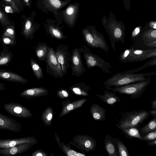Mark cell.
Returning a JSON list of instances; mask_svg holds the SVG:
<instances>
[{
	"label": "cell",
	"instance_id": "obj_1",
	"mask_svg": "<svg viewBox=\"0 0 156 156\" xmlns=\"http://www.w3.org/2000/svg\"><path fill=\"white\" fill-rule=\"evenodd\" d=\"M146 68L144 65L132 69L116 73L107 79L104 83L105 87L107 89L109 87H114L141 81L151 79V76L156 75V72L135 73L136 72Z\"/></svg>",
	"mask_w": 156,
	"mask_h": 156
},
{
	"label": "cell",
	"instance_id": "obj_2",
	"mask_svg": "<svg viewBox=\"0 0 156 156\" xmlns=\"http://www.w3.org/2000/svg\"><path fill=\"white\" fill-rule=\"evenodd\" d=\"M101 23L108 34L112 49L115 51V43L120 41L123 44L126 37V26L122 22L116 20L115 16L111 12L107 17L104 15Z\"/></svg>",
	"mask_w": 156,
	"mask_h": 156
},
{
	"label": "cell",
	"instance_id": "obj_3",
	"mask_svg": "<svg viewBox=\"0 0 156 156\" xmlns=\"http://www.w3.org/2000/svg\"><path fill=\"white\" fill-rule=\"evenodd\" d=\"M84 41L93 48H98L108 54L109 50L103 35L97 30L94 26L89 25L82 30Z\"/></svg>",
	"mask_w": 156,
	"mask_h": 156
},
{
	"label": "cell",
	"instance_id": "obj_4",
	"mask_svg": "<svg viewBox=\"0 0 156 156\" xmlns=\"http://www.w3.org/2000/svg\"><path fill=\"white\" fill-rule=\"evenodd\" d=\"M149 115L148 111L144 109L125 112L122 113V118L115 125L120 129L130 127H140V125L147 120Z\"/></svg>",
	"mask_w": 156,
	"mask_h": 156
},
{
	"label": "cell",
	"instance_id": "obj_32",
	"mask_svg": "<svg viewBox=\"0 0 156 156\" xmlns=\"http://www.w3.org/2000/svg\"><path fill=\"white\" fill-rule=\"evenodd\" d=\"M1 44L4 48L12 47L15 45L17 43L16 41L6 37L1 36L0 39Z\"/></svg>",
	"mask_w": 156,
	"mask_h": 156
},
{
	"label": "cell",
	"instance_id": "obj_22",
	"mask_svg": "<svg viewBox=\"0 0 156 156\" xmlns=\"http://www.w3.org/2000/svg\"><path fill=\"white\" fill-rule=\"evenodd\" d=\"M103 95L97 94L96 96L100 99L106 104L113 105L114 104L120 101V98L115 93L104 90Z\"/></svg>",
	"mask_w": 156,
	"mask_h": 156
},
{
	"label": "cell",
	"instance_id": "obj_27",
	"mask_svg": "<svg viewBox=\"0 0 156 156\" xmlns=\"http://www.w3.org/2000/svg\"><path fill=\"white\" fill-rule=\"evenodd\" d=\"M13 57L12 52L7 48H3L0 53V66H7Z\"/></svg>",
	"mask_w": 156,
	"mask_h": 156
},
{
	"label": "cell",
	"instance_id": "obj_8",
	"mask_svg": "<svg viewBox=\"0 0 156 156\" xmlns=\"http://www.w3.org/2000/svg\"><path fill=\"white\" fill-rule=\"evenodd\" d=\"M80 53H82L87 67L89 69L97 67L104 72L110 73L112 67L110 62L105 61L98 55L94 54L86 46L78 47Z\"/></svg>",
	"mask_w": 156,
	"mask_h": 156
},
{
	"label": "cell",
	"instance_id": "obj_10",
	"mask_svg": "<svg viewBox=\"0 0 156 156\" xmlns=\"http://www.w3.org/2000/svg\"><path fill=\"white\" fill-rule=\"evenodd\" d=\"M37 12H31L30 16H24L21 27V35L26 39L31 40L34 34L40 28L41 24L35 19Z\"/></svg>",
	"mask_w": 156,
	"mask_h": 156
},
{
	"label": "cell",
	"instance_id": "obj_38",
	"mask_svg": "<svg viewBox=\"0 0 156 156\" xmlns=\"http://www.w3.org/2000/svg\"><path fill=\"white\" fill-rule=\"evenodd\" d=\"M67 155L69 156H85V155L77 153L75 151L70 150L67 152Z\"/></svg>",
	"mask_w": 156,
	"mask_h": 156
},
{
	"label": "cell",
	"instance_id": "obj_50",
	"mask_svg": "<svg viewBox=\"0 0 156 156\" xmlns=\"http://www.w3.org/2000/svg\"></svg>",
	"mask_w": 156,
	"mask_h": 156
},
{
	"label": "cell",
	"instance_id": "obj_35",
	"mask_svg": "<svg viewBox=\"0 0 156 156\" xmlns=\"http://www.w3.org/2000/svg\"><path fill=\"white\" fill-rule=\"evenodd\" d=\"M0 23L4 28L10 24V21L5 13L0 9Z\"/></svg>",
	"mask_w": 156,
	"mask_h": 156
},
{
	"label": "cell",
	"instance_id": "obj_16",
	"mask_svg": "<svg viewBox=\"0 0 156 156\" xmlns=\"http://www.w3.org/2000/svg\"><path fill=\"white\" fill-rule=\"evenodd\" d=\"M3 108L9 114L16 117L25 118L31 115L29 110L27 108L14 102L5 104Z\"/></svg>",
	"mask_w": 156,
	"mask_h": 156
},
{
	"label": "cell",
	"instance_id": "obj_28",
	"mask_svg": "<svg viewBox=\"0 0 156 156\" xmlns=\"http://www.w3.org/2000/svg\"><path fill=\"white\" fill-rule=\"evenodd\" d=\"M31 67L34 75L38 80L43 78L44 76L42 70L37 62L33 58L30 60Z\"/></svg>",
	"mask_w": 156,
	"mask_h": 156
},
{
	"label": "cell",
	"instance_id": "obj_48",
	"mask_svg": "<svg viewBox=\"0 0 156 156\" xmlns=\"http://www.w3.org/2000/svg\"><path fill=\"white\" fill-rule=\"evenodd\" d=\"M52 118V115L51 113H49L47 116V119L48 120L50 121L51 120Z\"/></svg>",
	"mask_w": 156,
	"mask_h": 156
},
{
	"label": "cell",
	"instance_id": "obj_14",
	"mask_svg": "<svg viewBox=\"0 0 156 156\" xmlns=\"http://www.w3.org/2000/svg\"><path fill=\"white\" fill-rule=\"evenodd\" d=\"M44 28L46 33L51 38L59 40L66 38L62 31L63 27H60L56 20L46 19L44 23Z\"/></svg>",
	"mask_w": 156,
	"mask_h": 156
},
{
	"label": "cell",
	"instance_id": "obj_26",
	"mask_svg": "<svg viewBox=\"0 0 156 156\" xmlns=\"http://www.w3.org/2000/svg\"><path fill=\"white\" fill-rule=\"evenodd\" d=\"M47 91V90L43 87H37L25 90L19 95L21 97L29 98L40 94L45 93Z\"/></svg>",
	"mask_w": 156,
	"mask_h": 156
},
{
	"label": "cell",
	"instance_id": "obj_31",
	"mask_svg": "<svg viewBox=\"0 0 156 156\" xmlns=\"http://www.w3.org/2000/svg\"><path fill=\"white\" fill-rule=\"evenodd\" d=\"M119 155L120 156H129L127 148L124 144L120 140L115 138Z\"/></svg>",
	"mask_w": 156,
	"mask_h": 156
},
{
	"label": "cell",
	"instance_id": "obj_21",
	"mask_svg": "<svg viewBox=\"0 0 156 156\" xmlns=\"http://www.w3.org/2000/svg\"><path fill=\"white\" fill-rule=\"evenodd\" d=\"M32 139L25 137L13 139H0V148H10L23 143H32Z\"/></svg>",
	"mask_w": 156,
	"mask_h": 156
},
{
	"label": "cell",
	"instance_id": "obj_44",
	"mask_svg": "<svg viewBox=\"0 0 156 156\" xmlns=\"http://www.w3.org/2000/svg\"><path fill=\"white\" fill-rule=\"evenodd\" d=\"M151 107L153 109H156V99L153 100L151 103Z\"/></svg>",
	"mask_w": 156,
	"mask_h": 156
},
{
	"label": "cell",
	"instance_id": "obj_13",
	"mask_svg": "<svg viewBox=\"0 0 156 156\" xmlns=\"http://www.w3.org/2000/svg\"><path fill=\"white\" fill-rule=\"evenodd\" d=\"M70 57L72 76L79 77L81 76L84 73H86V69L84 67L81 53L78 48H76L73 50Z\"/></svg>",
	"mask_w": 156,
	"mask_h": 156
},
{
	"label": "cell",
	"instance_id": "obj_19",
	"mask_svg": "<svg viewBox=\"0 0 156 156\" xmlns=\"http://www.w3.org/2000/svg\"><path fill=\"white\" fill-rule=\"evenodd\" d=\"M0 79L23 84L28 82L27 80L20 75L2 69H0Z\"/></svg>",
	"mask_w": 156,
	"mask_h": 156
},
{
	"label": "cell",
	"instance_id": "obj_9",
	"mask_svg": "<svg viewBox=\"0 0 156 156\" xmlns=\"http://www.w3.org/2000/svg\"><path fill=\"white\" fill-rule=\"evenodd\" d=\"M156 41V29L149 27L147 23L143 28L138 38L130 46L134 48L147 50L148 44Z\"/></svg>",
	"mask_w": 156,
	"mask_h": 156
},
{
	"label": "cell",
	"instance_id": "obj_12",
	"mask_svg": "<svg viewBox=\"0 0 156 156\" xmlns=\"http://www.w3.org/2000/svg\"><path fill=\"white\" fill-rule=\"evenodd\" d=\"M46 63V72L55 78L63 77V71L53 48L49 47L45 61Z\"/></svg>",
	"mask_w": 156,
	"mask_h": 156
},
{
	"label": "cell",
	"instance_id": "obj_40",
	"mask_svg": "<svg viewBox=\"0 0 156 156\" xmlns=\"http://www.w3.org/2000/svg\"><path fill=\"white\" fill-rule=\"evenodd\" d=\"M23 1L25 5L28 7L30 9H31L32 0H23Z\"/></svg>",
	"mask_w": 156,
	"mask_h": 156
},
{
	"label": "cell",
	"instance_id": "obj_33",
	"mask_svg": "<svg viewBox=\"0 0 156 156\" xmlns=\"http://www.w3.org/2000/svg\"><path fill=\"white\" fill-rule=\"evenodd\" d=\"M143 28L141 26L139 25L133 29L131 33V38L133 42H134L138 38Z\"/></svg>",
	"mask_w": 156,
	"mask_h": 156
},
{
	"label": "cell",
	"instance_id": "obj_5",
	"mask_svg": "<svg viewBox=\"0 0 156 156\" xmlns=\"http://www.w3.org/2000/svg\"><path fill=\"white\" fill-rule=\"evenodd\" d=\"M72 0H36L37 8L42 12L48 14L51 13L54 16L58 25L61 24L62 21L59 16L58 12L67 5Z\"/></svg>",
	"mask_w": 156,
	"mask_h": 156
},
{
	"label": "cell",
	"instance_id": "obj_29",
	"mask_svg": "<svg viewBox=\"0 0 156 156\" xmlns=\"http://www.w3.org/2000/svg\"><path fill=\"white\" fill-rule=\"evenodd\" d=\"M156 129V118L150 120L148 123L143 126L139 129L141 135L144 134H147Z\"/></svg>",
	"mask_w": 156,
	"mask_h": 156
},
{
	"label": "cell",
	"instance_id": "obj_25",
	"mask_svg": "<svg viewBox=\"0 0 156 156\" xmlns=\"http://www.w3.org/2000/svg\"><path fill=\"white\" fill-rule=\"evenodd\" d=\"M140 128V127L133 126L122 128L120 130L126 138L132 139L133 138H137L141 140L142 136L139 131Z\"/></svg>",
	"mask_w": 156,
	"mask_h": 156
},
{
	"label": "cell",
	"instance_id": "obj_20",
	"mask_svg": "<svg viewBox=\"0 0 156 156\" xmlns=\"http://www.w3.org/2000/svg\"><path fill=\"white\" fill-rule=\"evenodd\" d=\"M104 147L108 156H118L119 155L115 138L108 134L104 139Z\"/></svg>",
	"mask_w": 156,
	"mask_h": 156
},
{
	"label": "cell",
	"instance_id": "obj_30",
	"mask_svg": "<svg viewBox=\"0 0 156 156\" xmlns=\"http://www.w3.org/2000/svg\"><path fill=\"white\" fill-rule=\"evenodd\" d=\"M1 36L9 38L16 41L15 29L14 24H10L4 28V30Z\"/></svg>",
	"mask_w": 156,
	"mask_h": 156
},
{
	"label": "cell",
	"instance_id": "obj_15",
	"mask_svg": "<svg viewBox=\"0 0 156 156\" xmlns=\"http://www.w3.org/2000/svg\"><path fill=\"white\" fill-rule=\"evenodd\" d=\"M55 53L64 75L66 74L70 67V53L68 51V43L61 44L57 46Z\"/></svg>",
	"mask_w": 156,
	"mask_h": 156
},
{
	"label": "cell",
	"instance_id": "obj_24",
	"mask_svg": "<svg viewBox=\"0 0 156 156\" xmlns=\"http://www.w3.org/2000/svg\"><path fill=\"white\" fill-rule=\"evenodd\" d=\"M91 112L95 120L102 121L106 119V110L98 105L93 104L91 107Z\"/></svg>",
	"mask_w": 156,
	"mask_h": 156
},
{
	"label": "cell",
	"instance_id": "obj_7",
	"mask_svg": "<svg viewBox=\"0 0 156 156\" xmlns=\"http://www.w3.org/2000/svg\"><path fill=\"white\" fill-rule=\"evenodd\" d=\"M151 79L140 82L131 83L120 86L109 87L107 89L120 94L130 95V98L135 99L140 98L151 82Z\"/></svg>",
	"mask_w": 156,
	"mask_h": 156
},
{
	"label": "cell",
	"instance_id": "obj_43",
	"mask_svg": "<svg viewBox=\"0 0 156 156\" xmlns=\"http://www.w3.org/2000/svg\"><path fill=\"white\" fill-rule=\"evenodd\" d=\"M147 144L149 146H156V139L148 141Z\"/></svg>",
	"mask_w": 156,
	"mask_h": 156
},
{
	"label": "cell",
	"instance_id": "obj_41",
	"mask_svg": "<svg viewBox=\"0 0 156 156\" xmlns=\"http://www.w3.org/2000/svg\"><path fill=\"white\" fill-rule=\"evenodd\" d=\"M15 1L17 3L19 7H20L21 9L26 6L23 0H15Z\"/></svg>",
	"mask_w": 156,
	"mask_h": 156
},
{
	"label": "cell",
	"instance_id": "obj_42",
	"mask_svg": "<svg viewBox=\"0 0 156 156\" xmlns=\"http://www.w3.org/2000/svg\"><path fill=\"white\" fill-rule=\"evenodd\" d=\"M150 115L154 118H156V109H152L148 112Z\"/></svg>",
	"mask_w": 156,
	"mask_h": 156
},
{
	"label": "cell",
	"instance_id": "obj_49",
	"mask_svg": "<svg viewBox=\"0 0 156 156\" xmlns=\"http://www.w3.org/2000/svg\"><path fill=\"white\" fill-rule=\"evenodd\" d=\"M36 156H42V154L41 153H38L36 155Z\"/></svg>",
	"mask_w": 156,
	"mask_h": 156
},
{
	"label": "cell",
	"instance_id": "obj_37",
	"mask_svg": "<svg viewBox=\"0 0 156 156\" xmlns=\"http://www.w3.org/2000/svg\"><path fill=\"white\" fill-rule=\"evenodd\" d=\"M156 57L152 58L147 62L144 64L145 66L148 67L150 66H156Z\"/></svg>",
	"mask_w": 156,
	"mask_h": 156
},
{
	"label": "cell",
	"instance_id": "obj_45",
	"mask_svg": "<svg viewBox=\"0 0 156 156\" xmlns=\"http://www.w3.org/2000/svg\"><path fill=\"white\" fill-rule=\"evenodd\" d=\"M6 89V87L4 83L0 82V92L5 90Z\"/></svg>",
	"mask_w": 156,
	"mask_h": 156
},
{
	"label": "cell",
	"instance_id": "obj_6",
	"mask_svg": "<svg viewBox=\"0 0 156 156\" xmlns=\"http://www.w3.org/2000/svg\"><path fill=\"white\" fill-rule=\"evenodd\" d=\"M156 57V48L147 50L134 48L131 47L120 54L119 60L124 62H137Z\"/></svg>",
	"mask_w": 156,
	"mask_h": 156
},
{
	"label": "cell",
	"instance_id": "obj_47",
	"mask_svg": "<svg viewBox=\"0 0 156 156\" xmlns=\"http://www.w3.org/2000/svg\"><path fill=\"white\" fill-rule=\"evenodd\" d=\"M74 106L72 104H69L68 105L67 107V109L68 110L70 111L72 110Z\"/></svg>",
	"mask_w": 156,
	"mask_h": 156
},
{
	"label": "cell",
	"instance_id": "obj_23",
	"mask_svg": "<svg viewBox=\"0 0 156 156\" xmlns=\"http://www.w3.org/2000/svg\"><path fill=\"white\" fill-rule=\"evenodd\" d=\"M49 46L45 42H40L34 47L35 54L39 60L45 61Z\"/></svg>",
	"mask_w": 156,
	"mask_h": 156
},
{
	"label": "cell",
	"instance_id": "obj_18",
	"mask_svg": "<svg viewBox=\"0 0 156 156\" xmlns=\"http://www.w3.org/2000/svg\"><path fill=\"white\" fill-rule=\"evenodd\" d=\"M30 143H22L10 148H0V155L9 156L20 154L29 148L30 147Z\"/></svg>",
	"mask_w": 156,
	"mask_h": 156
},
{
	"label": "cell",
	"instance_id": "obj_34",
	"mask_svg": "<svg viewBox=\"0 0 156 156\" xmlns=\"http://www.w3.org/2000/svg\"><path fill=\"white\" fill-rule=\"evenodd\" d=\"M5 3L9 5L15 12L19 13L20 12V7L15 0H3Z\"/></svg>",
	"mask_w": 156,
	"mask_h": 156
},
{
	"label": "cell",
	"instance_id": "obj_39",
	"mask_svg": "<svg viewBox=\"0 0 156 156\" xmlns=\"http://www.w3.org/2000/svg\"><path fill=\"white\" fill-rule=\"evenodd\" d=\"M124 8L127 11H129L131 6V0H123Z\"/></svg>",
	"mask_w": 156,
	"mask_h": 156
},
{
	"label": "cell",
	"instance_id": "obj_36",
	"mask_svg": "<svg viewBox=\"0 0 156 156\" xmlns=\"http://www.w3.org/2000/svg\"><path fill=\"white\" fill-rule=\"evenodd\" d=\"M156 139V129L146 135L142 136L141 140L148 142Z\"/></svg>",
	"mask_w": 156,
	"mask_h": 156
},
{
	"label": "cell",
	"instance_id": "obj_11",
	"mask_svg": "<svg viewBox=\"0 0 156 156\" xmlns=\"http://www.w3.org/2000/svg\"><path fill=\"white\" fill-rule=\"evenodd\" d=\"M80 4L78 2L70 3L67 7L59 12V16L65 24L70 28L75 26L78 17Z\"/></svg>",
	"mask_w": 156,
	"mask_h": 156
},
{
	"label": "cell",
	"instance_id": "obj_46",
	"mask_svg": "<svg viewBox=\"0 0 156 156\" xmlns=\"http://www.w3.org/2000/svg\"><path fill=\"white\" fill-rule=\"evenodd\" d=\"M61 93L63 95V96L65 97H67L68 96V93L65 90H62L61 91Z\"/></svg>",
	"mask_w": 156,
	"mask_h": 156
},
{
	"label": "cell",
	"instance_id": "obj_17",
	"mask_svg": "<svg viewBox=\"0 0 156 156\" xmlns=\"http://www.w3.org/2000/svg\"><path fill=\"white\" fill-rule=\"evenodd\" d=\"M21 124L19 122L0 113V129L17 133L21 131Z\"/></svg>",
	"mask_w": 156,
	"mask_h": 156
}]
</instances>
